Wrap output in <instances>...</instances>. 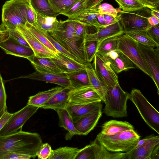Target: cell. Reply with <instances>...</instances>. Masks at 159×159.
Instances as JSON below:
<instances>
[{
	"label": "cell",
	"instance_id": "cell-60",
	"mask_svg": "<svg viewBox=\"0 0 159 159\" xmlns=\"http://www.w3.org/2000/svg\"><path fill=\"white\" fill-rule=\"evenodd\" d=\"M152 159H159V144L153 150L151 155Z\"/></svg>",
	"mask_w": 159,
	"mask_h": 159
},
{
	"label": "cell",
	"instance_id": "cell-50",
	"mask_svg": "<svg viewBox=\"0 0 159 159\" xmlns=\"http://www.w3.org/2000/svg\"><path fill=\"white\" fill-rule=\"evenodd\" d=\"M26 20V22L34 26H36V14L30 5H28L27 8Z\"/></svg>",
	"mask_w": 159,
	"mask_h": 159
},
{
	"label": "cell",
	"instance_id": "cell-6",
	"mask_svg": "<svg viewBox=\"0 0 159 159\" xmlns=\"http://www.w3.org/2000/svg\"><path fill=\"white\" fill-rule=\"evenodd\" d=\"M129 99L135 105L146 123L159 134V113L149 103L140 91L133 89Z\"/></svg>",
	"mask_w": 159,
	"mask_h": 159
},
{
	"label": "cell",
	"instance_id": "cell-12",
	"mask_svg": "<svg viewBox=\"0 0 159 159\" xmlns=\"http://www.w3.org/2000/svg\"><path fill=\"white\" fill-rule=\"evenodd\" d=\"M102 101L100 96L90 85L70 89L68 92L69 103L87 104Z\"/></svg>",
	"mask_w": 159,
	"mask_h": 159
},
{
	"label": "cell",
	"instance_id": "cell-45",
	"mask_svg": "<svg viewBox=\"0 0 159 159\" xmlns=\"http://www.w3.org/2000/svg\"><path fill=\"white\" fill-rule=\"evenodd\" d=\"M52 149L51 146L47 143H42L36 153L37 157L39 159H49Z\"/></svg>",
	"mask_w": 159,
	"mask_h": 159
},
{
	"label": "cell",
	"instance_id": "cell-9",
	"mask_svg": "<svg viewBox=\"0 0 159 159\" xmlns=\"http://www.w3.org/2000/svg\"><path fill=\"white\" fill-rule=\"evenodd\" d=\"M39 108L27 104L20 110L13 113L12 116L0 131V136L11 134L22 130L25 123L36 112Z\"/></svg>",
	"mask_w": 159,
	"mask_h": 159
},
{
	"label": "cell",
	"instance_id": "cell-47",
	"mask_svg": "<svg viewBox=\"0 0 159 159\" xmlns=\"http://www.w3.org/2000/svg\"><path fill=\"white\" fill-rule=\"evenodd\" d=\"M7 30L9 33V37L13 39L22 45L30 47L21 33L17 29L14 30Z\"/></svg>",
	"mask_w": 159,
	"mask_h": 159
},
{
	"label": "cell",
	"instance_id": "cell-42",
	"mask_svg": "<svg viewBox=\"0 0 159 159\" xmlns=\"http://www.w3.org/2000/svg\"><path fill=\"white\" fill-rule=\"evenodd\" d=\"M98 8L99 14L111 15L114 17L117 16L121 10L119 7L115 9L111 4L106 3L100 4Z\"/></svg>",
	"mask_w": 159,
	"mask_h": 159
},
{
	"label": "cell",
	"instance_id": "cell-35",
	"mask_svg": "<svg viewBox=\"0 0 159 159\" xmlns=\"http://www.w3.org/2000/svg\"><path fill=\"white\" fill-rule=\"evenodd\" d=\"M37 25L45 32L50 33L57 25L58 21L56 17L43 15L36 13Z\"/></svg>",
	"mask_w": 159,
	"mask_h": 159
},
{
	"label": "cell",
	"instance_id": "cell-19",
	"mask_svg": "<svg viewBox=\"0 0 159 159\" xmlns=\"http://www.w3.org/2000/svg\"><path fill=\"white\" fill-rule=\"evenodd\" d=\"M57 66L65 73L77 72L85 70V65L59 53L51 58Z\"/></svg>",
	"mask_w": 159,
	"mask_h": 159
},
{
	"label": "cell",
	"instance_id": "cell-1",
	"mask_svg": "<svg viewBox=\"0 0 159 159\" xmlns=\"http://www.w3.org/2000/svg\"><path fill=\"white\" fill-rule=\"evenodd\" d=\"M42 143V138L39 134L22 130L11 134L0 136V159L11 152L28 155L34 158Z\"/></svg>",
	"mask_w": 159,
	"mask_h": 159
},
{
	"label": "cell",
	"instance_id": "cell-29",
	"mask_svg": "<svg viewBox=\"0 0 159 159\" xmlns=\"http://www.w3.org/2000/svg\"><path fill=\"white\" fill-rule=\"evenodd\" d=\"M66 73L68 76L71 89H76L84 86L91 85L85 69L77 72Z\"/></svg>",
	"mask_w": 159,
	"mask_h": 159
},
{
	"label": "cell",
	"instance_id": "cell-63",
	"mask_svg": "<svg viewBox=\"0 0 159 159\" xmlns=\"http://www.w3.org/2000/svg\"><path fill=\"white\" fill-rule=\"evenodd\" d=\"M27 2L30 5L31 0H24Z\"/></svg>",
	"mask_w": 159,
	"mask_h": 159
},
{
	"label": "cell",
	"instance_id": "cell-8",
	"mask_svg": "<svg viewBox=\"0 0 159 159\" xmlns=\"http://www.w3.org/2000/svg\"><path fill=\"white\" fill-rule=\"evenodd\" d=\"M117 49L127 56L138 68L151 77L150 72L142 55L138 43L124 34L118 36Z\"/></svg>",
	"mask_w": 159,
	"mask_h": 159
},
{
	"label": "cell",
	"instance_id": "cell-22",
	"mask_svg": "<svg viewBox=\"0 0 159 159\" xmlns=\"http://www.w3.org/2000/svg\"><path fill=\"white\" fill-rule=\"evenodd\" d=\"M57 112L59 118V126L68 131L65 136L66 140L71 139L75 135H82L75 128L72 118L65 108L59 110Z\"/></svg>",
	"mask_w": 159,
	"mask_h": 159
},
{
	"label": "cell",
	"instance_id": "cell-26",
	"mask_svg": "<svg viewBox=\"0 0 159 159\" xmlns=\"http://www.w3.org/2000/svg\"><path fill=\"white\" fill-rule=\"evenodd\" d=\"M107 58L112 68L116 74L123 71L137 68L127 56L119 50L118 56L116 58Z\"/></svg>",
	"mask_w": 159,
	"mask_h": 159
},
{
	"label": "cell",
	"instance_id": "cell-2",
	"mask_svg": "<svg viewBox=\"0 0 159 159\" xmlns=\"http://www.w3.org/2000/svg\"><path fill=\"white\" fill-rule=\"evenodd\" d=\"M74 25V20H60L49 33L56 42L75 57L80 63L85 65L88 62L79 48L78 44L80 40L75 34Z\"/></svg>",
	"mask_w": 159,
	"mask_h": 159
},
{
	"label": "cell",
	"instance_id": "cell-7",
	"mask_svg": "<svg viewBox=\"0 0 159 159\" xmlns=\"http://www.w3.org/2000/svg\"><path fill=\"white\" fill-rule=\"evenodd\" d=\"M151 10L147 7L131 12L121 10L119 13L124 32L147 30L151 26L148 20Z\"/></svg>",
	"mask_w": 159,
	"mask_h": 159
},
{
	"label": "cell",
	"instance_id": "cell-17",
	"mask_svg": "<svg viewBox=\"0 0 159 159\" xmlns=\"http://www.w3.org/2000/svg\"><path fill=\"white\" fill-rule=\"evenodd\" d=\"M102 115V111L89 113L73 121L74 125L82 135H87L94 129Z\"/></svg>",
	"mask_w": 159,
	"mask_h": 159
},
{
	"label": "cell",
	"instance_id": "cell-25",
	"mask_svg": "<svg viewBox=\"0 0 159 159\" xmlns=\"http://www.w3.org/2000/svg\"><path fill=\"white\" fill-rule=\"evenodd\" d=\"M133 129H134L133 126L126 121L111 120L102 125L100 132L105 134L112 135Z\"/></svg>",
	"mask_w": 159,
	"mask_h": 159
},
{
	"label": "cell",
	"instance_id": "cell-46",
	"mask_svg": "<svg viewBox=\"0 0 159 159\" xmlns=\"http://www.w3.org/2000/svg\"><path fill=\"white\" fill-rule=\"evenodd\" d=\"M7 95L3 80L0 72V112L3 110L7 109L6 104Z\"/></svg>",
	"mask_w": 159,
	"mask_h": 159
},
{
	"label": "cell",
	"instance_id": "cell-53",
	"mask_svg": "<svg viewBox=\"0 0 159 159\" xmlns=\"http://www.w3.org/2000/svg\"><path fill=\"white\" fill-rule=\"evenodd\" d=\"M9 37V34L8 30L1 23L0 25V43L6 41Z\"/></svg>",
	"mask_w": 159,
	"mask_h": 159
},
{
	"label": "cell",
	"instance_id": "cell-14",
	"mask_svg": "<svg viewBox=\"0 0 159 159\" xmlns=\"http://www.w3.org/2000/svg\"><path fill=\"white\" fill-rule=\"evenodd\" d=\"M124 34L121 19L116 22L103 27L94 33L87 34L83 39L85 41H96L97 46L103 40Z\"/></svg>",
	"mask_w": 159,
	"mask_h": 159
},
{
	"label": "cell",
	"instance_id": "cell-13",
	"mask_svg": "<svg viewBox=\"0 0 159 159\" xmlns=\"http://www.w3.org/2000/svg\"><path fill=\"white\" fill-rule=\"evenodd\" d=\"M34 52V56L40 58H52L55 54L46 47L25 26L20 25L16 27Z\"/></svg>",
	"mask_w": 159,
	"mask_h": 159
},
{
	"label": "cell",
	"instance_id": "cell-31",
	"mask_svg": "<svg viewBox=\"0 0 159 159\" xmlns=\"http://www.w3.org/2000/svg\"><path fill=\"white\" fill-rule=\"evenodd\" d=\"M125 34L137 43L154 48L159 47L148 35L146 31H135L124 32Z\"/></svg>",
	"mask_w": 159,
	"mask_h": 159
},
{
	"label": "cell",
	"instance_id": "cell-61",
	"mask_svg": "<svg viewBox=\"0 0 159 159\" xmlns=\"http://www.w3.org/2000/svg\"><path fill=\"white\" fill-rule=\"evenodd\" d=\"M150 14L151 16H153L158 19H159V11L153 10H151Z\"/></svg>",
	"mask_w": 159,
	"mask_h": 159
},
{
	"label": "cell",
	"instance_id": "cell-33",
	"mask_svg": "<svg viewBox=\"0 0 159 159\" xmlns=\"http://www.w3.org/2000/svg\"><path fill=\"white\" fill-rule=\"evenodd\" d=\"M25 26L46 47L54 53H60L53 46L48 39L45 34V32L37 26H34L26 22Z\"/></svg>",
	"mask_w": 159,
	"mask_h": 159
},
{
	"label": "cell",
	"instance_id": "cell-20",
	"mask_svg": "<svg viewBox=\"0 0 159 159\" xmlns=\"http://www.w3.org/2000/svg\"><path fill=\"white\" fill-rule=\"evenodd\" d=\"M70 89L69 88H63L54 95L40 108L52 109L56 112L59 110L65 109L68 102V92Z\"/></svg>",
	"mask_w": 159,
	"mask_h": 159
},
{
	"label": "cell",
	"instance_id": "cell-39",
	"mask_svg": "<svg viewBox=\"0 0 159 159\" xmlns=\"http://www.w3.org/2000/svg\"><path fill=\"white\" fill-rule=\"evenodd\" d=\"M124 12H131L145 7L138 0H115Z\"/></svg>",
	"mask_w": 159,
	"mask_h": 159
},
{
	"label": "cell",
	"instance_id": "cell-18",
	"mask_svg": "<svg viewBox=\"0 0 159 159\" xmlns=\"http://www.w3.org/2000/svg\"><path fill=\"white\" fill-rule=\"evenodd\" d=\"M102 101L83 104H75L67 103L65 109L73 121L89 113L102 111Z\"/></svg>",
	"mask_w": 159,
	"mask_h": 159
},
{
	"label": "cell",
	"instance_id": "cell-15",
	"mask_svg": "<svg viewBox=\"0 0 159 159\" xmlns=\"http://www.w3.org/2000/svg\"><path fill=\"white\" fill-rule=\"evenodd\" d=\"M0 48L6 54L25 58L30 61L34 56L30 47L22 45L10 37L0 43Z\"/></svg>",
	"mask_w": 159,
	"mask_h": 159
},
{
	"label": "cell",
	"instance_id": "cell-16",
	"mask_svg": "<svg viewBox=\"0 0 159 159\" xmlns=\"http://www.w3.org/2000/svg\"><path fill=\"white\" fill-rule=\"evenodd\" d=\"M20 78L44 81L47 83L57 84L63 88H70V82L66 73L54 74L41 73L36 70L32 74L21 76Z\"/></svg>",
	"mask_w": 159,
	"mask_h": 159
},
{
	"label": "cell",
	"instance_id": "cell-28",
	"mask_svg": "<svg viewBox=\"0 0 159 159\" xmlns=\"http://www.w3.org/2000/svg\"><path fill=\"white\" fill-rule=\"evenodd\" d=\"M95 149V159H127L126 152L112 153L106 149L96 138L92 141Z\"/></svg>",
	"mask_w": 159,
	"mask_h": 159
},
{
	"label": "cell",
	"instance_id": "cell-23",
	"mask_svg": "<svg viewBox=\"0 0 159 159\" xmlns=\"http://www.w3.org/2000/svg\"><path fill=\"white\" fill-rule=\"evenodd\" d=\"M85 70L87 73L90 84L98 94L102 101L104 102L107 91L106 86L99 78L90 62H88L85 65Z\"/></svg>",
	"mask_w": 159,
	"mask_h": 159
},
{
	"label": "cell",
	"instance_id": "cell-54",
	"mask_svg": "<svg viewBox=\"0 0 159 159\" xmlns=\"http://www.w3.org/2000/svg\"><path fill=\"white\" fill-rule=\"evenodd\" d=\"M104 0H85L84 6L85 9H90L98 7L101 2Z\"/></svg>",
	"mask_w": 159,
	"mask_h": 159
},
{
	"label": "cell",
	"instance_id": "cell-10",
	"mask_svg": "<svg viewBox=\"0 0 159 159\" xmlns=\"http://www.w3.org/2000/svg\"><path fill=\"white\" fill-rule=\"evenodd\" d=\"M93 60V67L106 87L113 86L119 83L117 74L111 67L106 55L96 53Z\"/></svg>",
	"mask_w": 159,
	"mask_h": 159
},
{
	"label": "cell",
	"instance_id": "cell-49",
	"mask_svg": "<svg viewBox=\"0 0 159 159\" xmlns=\"http://www.w3.org/2000/svg\"><path fill=\"white\" fill-rule=\"evenodd\" d=\"M146 32L148 36L157 44L159 45V25L150 26Z\"/></svg>",
	"mask_w": 159,
	"mask_h": 159
},
{
	"label": "cell",
	"instance_id": "cell-37",
	"mask_svg": "<svg viewBox=\"0 0 159 159\" xmlns=\"http://www.w3.org/2000/svg\"><path fill=\"white\" fill-rule=\"evenodd\" d=\"M79 0H47L52 9L55 13L62 14Z\"/></svg>",
	"mask_w": 159,
	"mask_h": 159
},
{
	"label": "cell",
	"instance_id": "cell-30",
	"mask_svg": "<svg viewBox=\"0 0 159 159\" xmlns=\"http://www.w3.org/2000/svg\"><path fill=\"white\" fill-rule=\"evenodd\" d=\"M157 145L152 144L134 148L126 152L127 159H152V151Z\"/></svg>",
	"mask_w": 159,
	"mask_h": 159
},
{
	"label": "cell",
	"instance_id": "cell-4",
	"mask_svg": "<svg viewBox=\"0 0 159 159\" xmlns=\"http://www.w3.org/2000/svg\"><path fill=\"white\" fill-rule=\"evenodd\" d=\"M106 87L103 112L107 116L114 118L127 116V103L129 93L124 91L119 83Z\"/></svg>",
	"mask_w": 159,
	"mask_h": 159
},
{
	"label": "cell",
	"instance_id": "cell-55",
	"mask_svg": "<svg viewBox=\"0 0 159 159\" xmlns=\"http://www.w3.org/2000/svg\"><path fill=\"white\" fill-rule=\"evenodd\" d=\"M118 14L117 16L116 17H114L111 15H103L106 20V26L114 23L120 20V15L119 13Z\"/></svg>",
	"mask_w": 159,
	"mask_h": 159
},
{
	"label": "cell",
	"instance_id": "cell-34",
	"mask_svg": "<svg viewBox=\"0 0 159 159\" xmlns=\"http://www.w3.org/2000/svg\"><path fill=\"white\" fill-rule=\"evenodd\" d=\"M30 5L37 13L56 17L59 15L52 9L47 0H31Z\"/></svg>",
	"mask_w": 159,
	"mask_h": 159
},
{
	"label": "cell",
	"instance_id": "cell-40",
	"mask_svg": "<svg viewBox=\"0 0 159 159\" xmlns=\"http://www.w3.org/2000/svg\"><path fill=\"white\" fill-rule=\"evenodd\" d=\"M84 0H79L62 15L67 16L68 19H72L78 15L85 9L84 6Z\"/></svg>",
	"mask_w": 159,
	"mask_h": 159
},
{
	"label": "cell",
	"instance_id": "cell-5",
	"mask_svg": "<svg viewBox=\"0 0 159 159\" xmlns=\"http://www.w3.org/2000/svg\"><path fill=\"white\" fill-rule=\"evenodd\" d=\"M29 5L24 0H9L3 5L2 23L7 30L16 29L20 25H25L27 21V8Z\"/></svg>",
	"mask_w": 159,
	"mask_h": 159
},
{
	"label": "cell",
	"instance_id": "cell-57",
	"mask_svg": "<svg viewBox=\"0 0 159 159\" xmlns=\"http://www.w3.org/2000/svg\"><path fill=\"white\" fill-rule=\"evenodd\" d=\"M118 54L119 50L118 49L113 50L108 52L106 56L107 58L114 59L118 56Z\"/></svg>",
	"mask_w": 159,
	"mask_h": 159
},
{
	"label": "cell",
	"instance_id": "cell-43",
	"mask_svg": "<svg viewBox=\"0 0 159 159\" xmlns=\"http://www.w3.org/2000/svg\"><path fill=\"white\" fill-rule=\"evenodd\" d=\"M45 34L48 39L51 43L55 48L61 53L66 56L75 61L80 63L77 58L70 53L62 46L56 42L48 32H45Z\"/></svg>",
	"mask_w": 159,
	"mask_h": 159
},
{
	"label": "cell",
	"instance_id": "cell-36",
	"mask_svg": "<svg viewBox=\"0 0 159 159\" xmlns=\"http://www.w3.org/2000/svg\"><path fill=\"white\" fill-rule=\"evenodd\" d=\"M98 42L85 41L83 39L79 45L80 50L83 53L87 62H91L93 60L96 53Z\"/></svg>",
	"mask_w": 159,
	"mask_h": 159
},
{
	"label": "cell",
	"instance_id": "cell-41",
	"mask_svg": "<svg viewBox=\"0 0 159 159\" xmlns=\"http://www.w3.org/2000/svg\"><path fill=\"white\" fill-rule=\"evenodd\" d=\"M75 159H95V149L93 142L80 149Z\"/></svg>",
	"mask_w": 159,
	"mask_h": 159
},
{
	"label": "cell",
	"instance_id": "cell-52",
	"mask_svg": "<svg viewBox=\"0 0 159 159\" xmlns=\"http://www.w3.org/2000/svg\"><path fill=\"white\" fill-rule=\"evenodd\" d=\"M32 157L28 155L21 154L15 152L9 153L4 155L1 159H30Z\"/></svg>",
	"mask_w": 159,
	"mask_h": 159
},
{
	"label": "cell",
	"instance_id": "cell-44",
	"mask_svg": "<svg viewBox=\"0 0 159 159\" xmlns=\"http://www.w3.org/2000/svg\"><path fill=\"white\" fill-rule=\"evenodd\" d=\"M87 27L85 24L74 21V33L76 36L80 40H82L84 39L86 35L88 34Z\"/></svg>",
	"mask_w": 159,
	"mask_h": 159
},
{
	"label": "cell",
	"instance_id": "cell-3",
	"mask_svg": "<svg viewBox=\"0 0 159 159\" xmlns=\"http://www.w3.org/2000/svg\"><path fill=\"white\" fill-rule=\"evenodd\" d=\"M96 139L109 151L126 152L135 148L140 139V136L133 129L112 135L100 132Z\"/></svg>",
	"mask_w": 159,
	"mask_h": 159
},
{
	"label": "cell",
	"instance_id": "cell-24",
	"mask_svg": "<svg viewBox=\"0 0 159 159\" xmlns=\"http://www.w3.org/2000/svg\"><path fill=\"white\" fill-rule=\"evenodd\" d=\"M99 13L98 7L94 8L85 9L79 15L71 19H68L70 20H74L85 24L88 26H93L97 30L101 28L97 20V16Z\"/></svg>",
	"mask_w": 159,
	"mask_h": 159
},
{
	"label": "cell",
	"instance_id": "cell-38",
	"mask_svg": "<svg viewBox=\"0 0 159 159\" xmlns=\"http://www.w3.org/2000/svg\"><path fill=\"white\" fill-rule=\"evenodd\" d=\"M118 36L111 37L102 41L97 46L96 53L104 55L111 50L117 49Z\"/></svg>",
	"mask_w": 159,
	"mask_h": 159
},
{
	"label": "cell",
	"instance_id": "cell-48",
	"mask_svg": "<svg viewBox=\"0 0 159 159\" xmlns=\"http://www.w3.org/2000/svg\"><path fill=\"white\" fill-rule=\"evenodd\" d=\"M159 144V136L151 135L149 136L139 140L134 148L149 145L152 144H156L157 145Z\"/></svg>",
	"mask_w": 159,
	"mask_h": 159
},
{
	"label": "cell",
	"instance_id": "cell-56",
	"mask_svg": "<svg viewBox=\"0 0 159 159\" xmlns=\"http://www.w3.org/2000/svg\"><path fill=\"white\" fill-rule=\"evenodd\" d=\"M13 113H9L7 111L5 112L0 118V131L12 116Z\"/></svg>",
	"mask_w": 159,
	"mask_h": 159
},
{
	"label": "cell",
	"instance_id": "cell-11",
	"mask_svg": "<svg viewBox=\"0 0 159 159\" xmlns=\"http://www.w3.org/2000/svg\"><path fill=\"white\" fill-rule=\"evenodd\" d=\"M138 47L159 95V47L154 49L139 43Z\"/></svg>",
	"mask_w": 159,
	"mask_h": 159
},
{
	"label": "cell",
	"instance_id": "cell-32",
	"mask_svg": "<svg viewBox=\"0 0 159 159\" xmlns=\"http://www.w3.org/2000/svg\"><path fill=\"white\" fill-rule=\"evenodd\" d=\"M80 149L66 146L52 150L49 159H75Z\"/></svg>",
	"mask_w": 159,
	"mask_h": 159
},
{
	"label": "cell",
	"instance_id": "cell-21",
	"mask_svg": "<svg viewBox=\"0 0 159 159\" xmlns=\"http://www.w3.org/2000/svg\"><path fill=\"white\" fill-rule=\"evenodd\" d=\"M30 61L36 70L40 72L54 74L65 73L57 66L51 58L38 57L34 56Z\"/></svg>",
	"mask_w": 159,
	"mask_h": 159
},
{
	"label": "cell",
	"instance_id": "cell-51",
	"mask_svg": "<svg viewBox=\"0 0 159 159\" xmlns=\"http://www.w3.org/2000/svg\"><path fill=\"white\" fill-rule=\"evenodd\" d=\"M145 7L159 11V0H138Z\"/></svg>",
	"mask_w": 159,
	"mask_h": 159
},
{
	"label": "cell",
	"instance_id": "cell-27",
	"mask_svg": "<svg viewBox=\"0 0 159 159\" xmlns=\"http://www.w3.org/2000/svg\"><path fill=\"white\" fill-rule=\"evenodd\" d=\"M63 87H57L49 90L39 92L29 97L27 104L40 108L55 94L61 90Z\"/></svg>",
	"mask_w": 159,
	"mask_h": 159
},
{
	"label": "cell",
	"instance_id": "cell-62",
	"mask_svg": "<svg viewBox=\"0 0 159 159\" xmlns=\"http://www.w3.org/2000/svg\"><path fill=\"white\" fill-rule=\"evenodd\" d=\"M7 111V109H3L0 112V118L3 115L5 111Z\"/></svg>",
	"mask_w": 159,
	"mask_h": 159
},
{
	"label": "cell",
	"instance_id": "cell-58",
	"mask_svg": "<svg viewBox=\"0 0 159 159\" xmlns=\"http://www.w3.org/2000/svg\"><path fill=\"white\" fill-rule=\"evenodd\" d=\"M97 20L101 28L106 26V20L103 14H98L97 16Z\"/></svg>",
	"mask_w": 159,
	"mask_h": 159
},
{
	"label": "cell",
	"instance_id": "cell-59",
	"mask_svg": "<svg viewBox=\"0 0 159 159\" xmlns=\"http://www.w3.org/2000/svg\"><path fill=\"white\" fill-rule=\"evenodd\" d=\"M148 20L149 25L151 26H153L159 24V19L152 16H151L148 18Z\"/></svg>",
	"mask_w": 159,
	"mask_h": 159
}]
</instances>
